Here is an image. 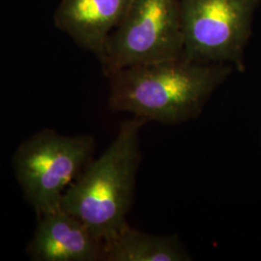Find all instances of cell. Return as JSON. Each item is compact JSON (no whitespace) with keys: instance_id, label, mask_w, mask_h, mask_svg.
Segmentation results:
<instances>
[{"instance_id":"1","label":"cell","mask_w":261,"mask_h":261,"mask_svg":"<svg viewBox=\"0 0 261 261\" xmlns=\"http://www.w3.org/2000/svg\"><path fill=\"white\" fill-rule=\"evenodd\" d=\"M231 71L227 64L178 58L124 68L109 76V107L146 121L177 124L196 117Z\"/></svg>"},{"instance_id":"2","label":"cell","mask_w":261,"mask_h":261,"mask_svg":"<svg viewBox=\"0 0 261 261\" xmlns=\"http://www.w3.org/2000/svg\"><path fill=\"white\" fill-rule=\"evenodd\" d=\"M146 122L135 116L122 123L110 146L62 196L60 207L79 219L103 245L129 226L126 217L140 163L139 133Z\"/></svg>"},{"instance_id":"8","label":"cell","mask_w":261,"mask_h":261,"mask_svg":"<svg viewBox=\"0 0 261 261\" xmlns=\"http://www.w3.org/2000/svg\"><path fill=\"white\" fill-rule=\"evenodd\" d=\"M185 252L171 237L143 233L128 226L105 244V260L183 261Z\"/></svg>"},{"instance_id":"3","label":"cell","mask_w":261,"mask_h":261,"mask_svg":"<svg viewBox=\"0 0 261 261\" xmlns=\"http://www.w3.org/2000/svg\"><path fill=\"white\" fill-rule=\"evenodd\" d=\"M95 147L92 137L39 130L20 143L13 158L15 176L38 217L58 209Z\"/></svg>"},{"instance_id":"6","label":"cell","mask_w":261,"mask_h":261,"mask_svg":"<svg viewBox=\"0 0 261 261\" xmlns=\"http://www.w3.org/2000/svg\"><path fill=\"white\" fill-rule=\"evenodd\" d=\"M37 219L36 229L27 248L31 260H105L103 243L61 207Z\"/></svg>"},{"instance_id":"7","label":"cell","mask_w":261,"mask_h":261,"mask_svg":"<svg viewBox=\"0 0 261 261\" xmlns=\"http://www.w3.org/2000/svg\"><path fill=\"white\" fill-rule=\"evenodd\" d=\"M132 0H61L55 14L56 28L98 58L107 38L121 22Z\"/></svg>"},{"instance_id":"4","label":"cell","mask_w":261,"mask_h":261,"mask_svg":"<svg viewBox=\"0 0 261 261\" xmlns=\"http://www.w3.org/2000/svg\"><path fill=\"white\" fill-rule=\"evenodd\" d=\"M182 53L181 0H132L99 60L109 77L124 68L181 58Z\"/></svg>"},{"instance_id":"5","label":"cell","mask_w":261,"mask_h":261,"mask_svg":"<svg viewBox=\"0 0 261 261\" xmlns=\"http://www.w3.org/2000/svg\"><path fill=\"white\" fill-rule=\"evenodd\" d=\"M261 0H181V58L243 69V53Z\"/></svg>"}]
</instances>
